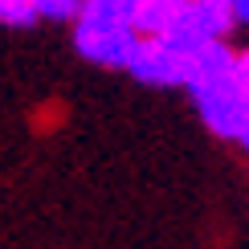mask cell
Instances as JSON below:
<instances>
[{"label":"cell","mask_w":249,"mask_h":249,"mask_svg":"<svg viewBox=\"0 0 249 249\" xmlns=\"http://www.w3.org/2000/svg\"><path fill=\"white\" fill-rule=\"evenodd\" d=\"M192 102H196V115L204 119L216 139H241V131L249 127V94L241 86V74H225L216 82H200V86L188 90Z\"/></svg>","instance_id":"cell-1"},{"label":"cell","mask_w":249,"mask_h":249,"mask_svg":"<svg viewBox=\"0 0 249 249\" xmlns=\"http://www.w3.org/2000/svg\"><path fill=\"white\" fill-rule=\"evenodd\" d=\"M139 45H143V33L135 25H90V20H74V49L102 70H131Z\"/></svg>","instance_id":"cell-2"},{"label":"cell","mask_w":249,"mask_h":249,"mask_svg":"<svg viewBox=\"0 0 249 249\" xmlns=\"http://www.w3.org/2000/svg\"><path fill=\"white\" fill-rule=\"evenodd\" d=\"M233 29H237V20L229 13V4H216V0H188V8L176 17V25L163 37H168L176 49H184V53H196V49L213 45V41H229Z\"/></svg>","instance_id":"cell-3"},{"label":"cell","mask_w":249,"mask_h":249,"mask_svg":"<svg viewBox=\"0 0 249 249\" xmlns=\"http://www.w3.org/2000/svg\"><path fill=\"white\" fill-rule=\"evenodd\" d=\"M127 74L143 86H184L188 90V74H192V53L176 49L168 37H143L139 53H135Z\"/></svg>","instance_id":"cell-4"},{"label":"cell","mask_w":249,"mask_h":249,"mask_svg":"<svg viewBox=\"0 0 249 249\" xmlns=\"http://www.w3.org/2000/svg\"><path fill=\"white\" fill-rule=\"evenodd\" d=\"M184 8H188V0H131L135 29H139L143 37H163Z\"/></svg>","instance_id":"cell-5"},{"label":"cell","mask_w":249,"mask_h":249,"mask_svg":"<svg viewBox=\"0 0 249 249\" xmlns=\"http://www.w3.org/2000/svg\"><path fill=\"white\" fill-rule=\"evenodd\" d=\"M78 20H90V25H135V13H131V0H86Z\"/></svg>","instance_id":"cell-6"},{"label":"cell","mask_w":249,"mask_h":249,"mask_svg":"<svg viewBox=\"0 0 249 249\" xmlns=\"http://www.w3.org/2000/svg\"><path fill=\"white\" fill-rule=\"evenodd\" d=\"M37 4L33 0H0V25L4 29H29L37 25Z\"/></svg>","instance_id":"cell-7"},{"label":"cell","mask_w":249,"mask_h":249,"mask_svg":"<svg viewBox=\"0 0 249 249\" xmlns=\"http://www.w3.org/2000/svg\"><path fill=\"white\" fill-rule=\"evenodd\" d=\"M37 4V17L41 20H57V25H74V20L82 17V4H86V0H33Z\"/></svg>","instance_id":"cell-8"},{"label":"cell","mask_w":249,"mask_h":249,"mask_svg":"<svg viewBox=\"0 0 249 249\" xmlns=\"http://www.w3.org/2000/svg\"><path fill=\"white\" fill-rule=\"evenodd\" d=\"M229 13L237 20V29H249V0H229Z\"/></svg>","instance_id":"cell-9"},{"label":"cell","mask_w":249,"mask_h":249,"mask_svg":"<svg viewBox=\"0 0 249 249\" xmlns=\"http://www.w3.org/2000/svg\"><path fill=\"white\" fill-rule=\"evenodd\" d=\"M237 143H241V147H245V151H249V127H245V131H241V139H237Z\"/></svg>","instance_id":"cell-10"},{"label":"cell","mask_w":249,"mask_h":249,"mask_svg":"<svg viewBox=\"0 0 249 249\" xmlns=\"http://www.w3.org/2000/svg\"><path fill=\"white\" fill-rule=\"evenodd\" d=\"M216 4H229V0H216Z\"/></svg>","instance_id":"cell-11"}]
</instances>
